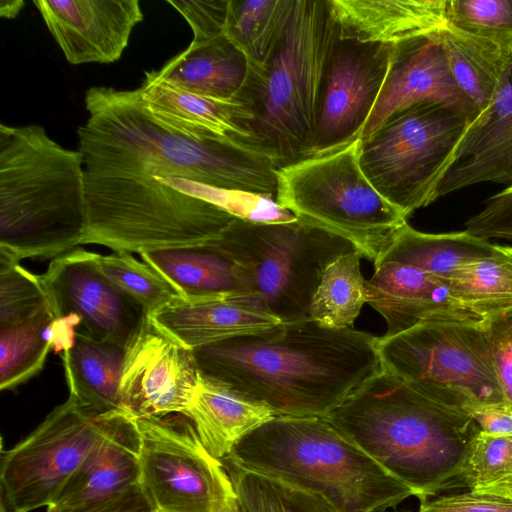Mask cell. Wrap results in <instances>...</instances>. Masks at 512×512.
<instances>
[{"label":"cell","instance_id":"9","mask_svg":"<svg viewBox=\"0 0 512 512\" xmlns=\"http://www.w3.org/2000/svg\"><path fill=\"white\" fill-rule=\"evenodd\" d=\"M360 143L280 167L275 201L298 220L347 240L375 266L407 218L366 178Z\"/></svg>","mask_w":512,"mask_h":512},{"label":"cell","instance_id":"17","mask_svg":"<svg viewBox=\"0 0 512 512\" xmlns=\"http://www.w3.org/2000/svg\"><path fill=\"white\" fill-rule=\"evenodd\" d=\"M420 103L448 106L470 123L479 115L453 76L439 30L394 44L386 80L360 139L395 113Z\"/></svg>","mask_w":512,"mask_h":512},{"label":"cell","instance_id":"31","mask_svg":"<svg viewBox=\"0 0 512 512\" xmlns=\"http://www.w3.org/2000/svg\"><path fill=\"white\" fill-rule=\"evenodd\" d=\"M56 317L48 301L33 314L0 326V389L11 390L39 373L55 343Z\"/></svg>","mask_w":512,"mask_h":512},{"label":"cell","instance_id":"21","mask_svg":"<svg viewBox=\"0 0 512 512\" xmlns=\"http://www.w3.org/2000/svg\"><path fill=\"white\" fill-rule=\"evenodd\" d=\"M140 438L136 418L116 413L46 512H67L113 499L139 485Z\"/></svg>","mask_w":512,"mask_h":512},{"label":"cell","instance_id":"19","mask_svg":"<svg viewBox=\"0 0 512 512\" xmlns=\"http://www.w3.org/2000/svg\"><path fill=\"white\" fill-rule=\"evenodd\" d=\"M139 91L144 108L163 127L192 139L227 141L259 151L247 102L197 95L159 78L154 70L145 73Z\"/></svg>","mask_w":512,"mask_h":512},{"label":"cell","instance_id":"22","mask_svg":"<svg viewBox=\"0 0 512 512\" xmlns=\"http://www.w3.org/2000/svg\"><path fill=\"white\" fill-rule=\"evenodd\" d=\"M149 317L190 349L255 334L281 323L251 297L211 300L179 297Z\"/></svg>","mask_w":512,"mask_h":512},{"label":"cell","instance_id":"39","mask_svg":"<svg viewBox=\"0 0 512 512\" xmlns=\"http://www.w3.org/2000/svg\"><path fill=\"white\" fill-rule=\"evenodd\" d=\"M482 182L512 186V136L476 155L449 164L436 189V199Z\"/></svg>","mask_w":512,"mask_h":512},{"label":"cell","instance_id":"28","mask_svg":"<svg viewBox=\"0 0 512 512\" xmlns=\"http://www.w3.org/2000/svg\"><path fill=\"white\" fill-rule=\"evenodd\" d=\"M495 244L465 231L432 234L402 226L379 262H398L442 278L489 256Z\"/></svg>","mask_w":512,"mask_h":512},{"label":"cell","instance_id":"11","mask_svg":"<svg viewBox=\"0 0 512 512\" xmlns=\"http://www.w3.org/2000/svg\"><path fill=\"white\" fill-rule=\"evenodd\" d=\"M470 121L437 103H420L387 119L361 140L366 178L406 218L436 200V189Z\"/></svg>","mask_w":512,"mask_h":512},{"label":"cell","instance_id":"8","mask_svg":"<svg viewBox=\"0 0 512 512\" xmlns=\"http://www.w3.org/2000/svg\"><path fill=\"white\" fill-rule=\"evenodd\" d=\"M205 245L236 266L250 297L281 322L309 317L327 267L356 250L347 240L298 219L268 223L235 218Z\"/></svg>","mask_w":512,"mask_h":512},{"label":"cell","instance_id":"14","mask_svg":"<svg viewBox=\"0 0 512 512\" xmlns=\"http://www.w3.org/2000/svg\"><path fill=\"white\" fill-rule=\"evenodd\" d=\"M40 278L56 317L57 350L75 333L127 349L148 317L136 300L100 272L95 253L84 249L54 258Z\"/></svg>","mask_w":512,"mask_h":512},{"label":"cell","instance_id":"7","mask_svg":"<svg viewBox=\"0 0 512 512\" xmlns=\"http://www.w3.org/2000/svg\"><path fill=\"white\" fill-rule=\"evenodd\" d=\"M338 36L328 0H296L285 36L251 87L252 134L279 167L307 157L327 61Z\"/></svg>","mask_w":512,"mask_h":512},{"label":"cell","instance_id":"13","mask_svg":"<svg viewBox=\"0 0 512 512\" xmlns=\"http://www.w3.org/2000/svg\"><path fill=\"white\" fill-rule=\"evenodd\" d=\"M139 484L155 512H214L232 489L222 461L202 444L183 414L136 418Z\"/></svg>","mask_w":512,"mask_h":512},{"label":"cell","instance_id":"48","mask_svg":"<svg viewBox=\"0 0 512 512\" xmlns=\"http://www.w3.org/2000/svg\"><path fill=\"white\" fill-rule=\"evenodd\" d=\"M24 2L20 0H1L0 16L5 18H14L18 15Z\"/></svg>","mask_w":512,"mask_h":512},{"label":"cell","instance_id":"37","mask_svg":"<svg viewBox=\"0 0 512 512\" xmlns=\"http://www.w3.org/2000/svg\"><path fill=\"white\" fill-rule=\"evenodd\" d=\"M510 136H512V54L490 103L476 120L469 124L451 162L476 155Z\"/></svg>","mask_w":512,"mask_h":512},{"label":"cell","instance_id":"49","mask_svg":"<svg viewBox=\"0 0 512 512\" xmlns=\"http://www.w3.org/2000/svg\"><path fill=\"white\" fill-rule=\"evenodd\" d=\"M383 512H385V511H383Z\"/></svg>","mask_w":512,"mask_h":512},{"label":"cell","instance_id":"10","mask_svg":"<svg viewBox=\"0 0 512 512\" xmlns=\"http://www.w3.org/2000/svg\"><path fill=\"white\" fill-rule=\"evenodd\" d=\"M381 369L415 390L470 415L506 404L479 322L435 321L378 337Z\"/></svg>","mask_w":512,"mask_h":512},{"label":"cell","instance_id":"23","mask_svg":"<svg viewBox=\"0 0 512 512\" xmlns=\"http://www.w3.org/2000/svg\"><path fill=\"white\" fill-rule=\"evenodd\" d=\"M447 0H328L339 36L397 44L446 26Z\"/></svg>","mask_w":512,"mask_h":512},{"label":"cell","instance_id":"27","mask_svg":"<svg viewBox=\"0 0 512 512\" xmlns=\"http://www.w3.org/2000/svg\"><path fill=\"white\" fill-rule=\"evenodd\" d=\"M126 349L75 333L62 352L69 397L99 414L127 412L120 397Z\"/></svg>","mask_w":512,"mask_h":512},{"label":"cell","instance_id":"15","mask_svg":"<svg viewBox=\"0 0 512 512\" xmlns=\"http://www.w3.org/2000/svg\"><path fill=\"white\" fill-rule=\"evenodd\" d=\"M394 44L338 36L332 46L314 138L307 157L337 151L361 137L386 80Z\"/></svg>","mask_w":512,"mask_h":512},{"label":"cell","instance_id":"32","mask_svg":"<svg viewBox=\"0 0 512 512\" xmlns=\"http://www.w3.org/2000/svg\"><path fill=\"white\" fill-rule=\"evenodd\" d=\"M447 279L456 301L480 320L512 309V247L495 244L492 253Z\"/></svg>","mask_w":512,"mask_h":512},{"label":"cell","instance_id":"2","mask_svg":"<svg viewBox=\"0 0 512 512\" xmlns=\"http://www.w3.org/2000/svg\"><path fill=\"white\" fill-rule=\"evenodd\" d=\"M84 101L89 117L77 136L85 171L150 170L275 199L280 167L274 159L235 143L196 140L163 127L144 108L139 88L91 87Z\"/></svg>","mask_w":512,"mask_h":512},{"label":"cell","instance_id":"20","mask_svg":"<svg viewBox=\"0 0 512 512\" xmlns=\"http://www.w3.org/2000/svg\"><path fill=\"white\" fill-rule=\"evenodd\" d=\"M367 303L385 320V336L435 321H481L452 296L447 279L398 262H383L366 280Z\"/></svg>","mask_w":512,"mask_h":512},{"label":"cell","instance_id":"24","mask_svg":"<svg viewBox=\"0 0 512 512\" xmlns=\"http://www.w3.org/2000/svg\"><path fill=\"white\" fill-rule=\"evenodd\" d=\"M154 72L159 78L200 96L251 104L253 73L246 57L224 34L193 38L185 50Z\"/></svg>","mask_w":512,"mask_h":512},{"label":"cell","instance_id":"36","mask_svg":"<svg viewBox=\"0 0 512 512\" xmlns=\"http://www.w3.org/2000/svg\"><path fill=\"white\" fill-rule=\"evenodd\" d=\"M95 264L104 276L136 300L148 316L181 297L168 280L146 262L137 260L132 253H95Z\"/></svg>","mask_w":512,"mask_h":512},{"label":"cell","instance_id":"18","mask_svg":"<svg viewBox=\"0 0 512 512\" xmlns=\"http://www.w3.org/2000/svg\"><path fill=\"white\" fill-rule=\"evenodd\" d=\"M34 4L73 65L117 61L144 17L138 0H37Z\"/></svg>","mask_w":512,"mask_h":512},{"label":"cell","instance_id":"43","mask_svg":"<svg viewBox=\"0 0 512 512\" xmlns=\"http://www.w3.org/2000/svg\"><path fill=\"white\" fill-rule=\"evenodd\" d=\"M229 0H168L187 21L194 39H208L224 34Z\"/></svg>","mask_w":512,"mask_h":512},{"label":"cell","instance_id":"35","mask_svg":"<svg viewBox=\"0 0 512 512\" xmlns=\"http://www.w3.org/2000/svg\"><path fill=\"white\" fill-rule=\"evenodd\" d=\"M460 487L512 498V436L479 430L468 446Z\"/></svg>","mask_w":512,"mask_h":512},{"label":"cell","instance_id":"44","mask_svg":"<svg viewBox=\"0 0 512 512\" xmlns=\"http://www.w3.org/2000/svg\"><path fill=\"white\" fill-rule=\"evenodd\" d=\"M418 512H512V498L469 490L420 500Z\"/></svg>","mask_w":512,"mask_h":512},{"label":"cell","instance_id":"12","mask_svg":"<svg viewBox=\"0 0 512 512\" xmlns=\"http://www.w3.org/2000/svg\"><path fill=\"white\" fill-rule=\"evenodd\" d=\"M118 412L99 414L70 397L55 407L3 455L1 512L51 506Z\"/></svg>","mask_w":512,"mask_h":512},{"label":"cell","instance_id":"3","mask_svg":"<svg viewBox=\"0 0 512 512\" xmlns=\"http://www.w3.org/2000/svg\"><path fill=\"white\" fill-rule=\"evenodd\" d=\"M326 418L423 500L460 487L473 417L380 370Z\"/></svg>","mask_w":512,"mask_h":512},{"label":"cell","instance_id":"16","mask_svg":"<svg viewBox=\"0 0 512 512\" xmlns=\"http://www.w3.org/2000/svg\"><path fill=\"white\" fill-rule=\"evenodd\" d=\"M198 382L192 349L148 316L126 349L120 382L124 409L135 418L185 415Z\"/></svg>","mask_w":512,"mask_h":512},{"label":"cell","instance_id":"30","mask_svg":"<svg viewBox=\"0 0 512 512\" xmlns=\"http://www.w3.org/2000/svg\"><path fill=\"white\" fill-rule=\"evenodd\" d=\"M439 37L455 80L480 115L490 103L512 51L448 26L439 30Z\"/></svg>","mask_w":512,"mask_h":512},{"label":"cell","instance_id":"40","mask_svg":"<svg viewBox=\"0 0 512 512\" xmlns=\"http://www.w3.org/2000/svg\"><path fill=\"white\" fill-rule=\"evenodd\" d=\"M48 301L40 275L0 257V326L27 318Z\"/></svg>","mask_w":512,"mask_h":512},{"label":"cell","instance_id":"42","mask_svg":"<svg viewBox=\"0 0 512 512\" xmlns=\"http://www.w3.org/2000/svg\"><path fill=\"white\" fill-rule=\"evenodd\" d=\"M464 231L486 240H512V186L488 198L483 209L467 220Z\"/></svg>","mask_w":512,"mask_h":512},{"label":"cell","instance_id":"33","mask_svg":"<svg viewBox=\"0 0 512 512\" xmlns=\"http://www.w3.org/2000/svg\"><path fill=\"white\" fill-rule=\"evenodd\" d=\"M363 256L352 251L338 257L325 270L313 295L309 318L334 328H349L367 303L366 280L361 273Z\"/></svg>","mask_w":512,"mask_h":512},{"label":"cell","instance_id":"47","mask_svg":"<svg viewBox=\"0 0 512 512\" xmlns=\"http://www.w3.org/2000/svg\"><path fill=\"white\" fill-rule=\"evenodd\" d=\"M214 512H241L233 488L218 499Z\"/></svg>","mask_w":512,"mask_h":512},{"label":"cell","instance_id":"6","mask_svg":"<svg viewBox=\"0 0 512 512\" xmlns=\"http://www.w3.org/2000/svg\"><path fill=\"white\" fill-rule=\"evenodd\" d=\"M85 209L82 244L138 254L203 246L237 218L193 195L189 177L149 170L85 171Z\"/></svg>","mask_w":512,"mask_h":512},{"label":"cell","instance_id":"41","mask_svg":"<svg viewBox=\"0 0 512 512\" xmlns=\"http://www.w3.org/2000/svg\"><path fill=\"white\" fill-rule=\"evenodd\" d=\"M505 403L512 408V309L481 320Z\"/></svg>","mask_w":512,"mask_h":512},{"label":"cell","instance_id":"34","mask_svg":"<svg viewBox=\"0 0 512 512\" xmlns=\"http://www.w3.org/2000/svg\"><path fill=\"white\" fill-rule=\"evenodd\" d=\"M222 463L241 512H338L316 494L242 468L228 458Z\"/></svg>","mask_w":512,"mask_h":512},{"label":"cell","instance_id":"45","mask_svg":"<svg viewBox=\"0 0 512 512\" xmlns=\"http://www.w3.org/2000/svg\"><path fill=\"white\" fill-rule=\"evenodd\" d=\"M67 512H155L140 484L108 501Z\"/></svg>","mask_w":512,"mask_h":512},{"label":"cell","instance_id":"26","mask_svg":"<svg viewBox=\"0 0 512 512\" xmlns=\"http://www.w3.org/2000/svg\"><path fill=\"white\" fill-rule=\"evenodd\" d=\"M141 259L189 300L250 297L236 266L206 245L143 252Z\"/></svg>","mask_w":512,"mask_h":512},{"label":"cell","instance_id":"1","mask_svg":"<svg viewBox=\"0 0 512 512\" xmlns=\"http://www.w3.org/2000/svg\"><path fill=\"white\" fill-rule=\"evenodd\" d=\"M378 337L307 317L192 349L199 375L275 416L326 417L381 370Z\"/></svg>","mask_w":512,"mask_h":512},{"label":"cell","instance_id":"29","mask_svg":"<svg viewBox=\"0 0 512 512\" xmlns=\"http://www.w3.org/2000/svg\"><path fill=\"white\" fill-rule=\"evenodd\" d=\"M296 0H229L224 35L261 75L287 31Z\"/></svg>","mask_w":512,"mask_h":512},{"label":"cell","instance_id":"25","mask_svg":"<svg viewBox=\"0 0 512 512\" xmlns=\"http://www.w3.org/2000/svg\"><path fill=\"white\" fill-rule=\"evenodd\" d=\"M206 448L222 461L248 433L275 417L267 407L199 375L185 413Z\"/></svg>","mask_w":512,"mask_h":512},{"label":"cell","instance_id":"5","mask_svg":"<svg viewBox=\"0 0 512 512\" xmlns=\"http://www.w3.org/2000/svg\"><path fill=\"white\" fill-rule=\"evenodd\" d=\"M227 458L316 494L338 512H383L414 496L326 417L275 416Z\"/></svg>","mask_w":512,"mask_h":512},{"label":"cell","instance_id":"38","mask_svg":"<svg viewBox=\"0 0 512 512\" xmlns=\"http://www.w3.org/2000/svg\"><path fill=\"white\" fill-rule=\"evenodd\" d=\"M446 26L512 51V0H447Z\"/></svg>","mask_w":512,"mask_h":512},{"label":"cell","instance_id":"46","mask_svg":"<svg viewBox=\"0 0 512 512\" xmlns=\"http://www.w3.org/2000/svg\"><path fill=\"white\" fill-rule=\"evenodd\" d=\"M471 416L484 432L512 436V408L507 404L481 407L472 412Z\"/></svg>","mask_w":512,"mask_h":512},{"label":"cell","instance_id":"4","mask_svg":"<svg viewBox=\"0 0 512 512\" xmlns=\"http://www.w3.org/2000/svg\"><path fill=\"white\" fill-rule=\"evenodd\" d=\"M86 232L81 153L39 125L0 124V257L56 258Z\"/></svg>","mask_w":512,"mask_h":512}]
</instances>
